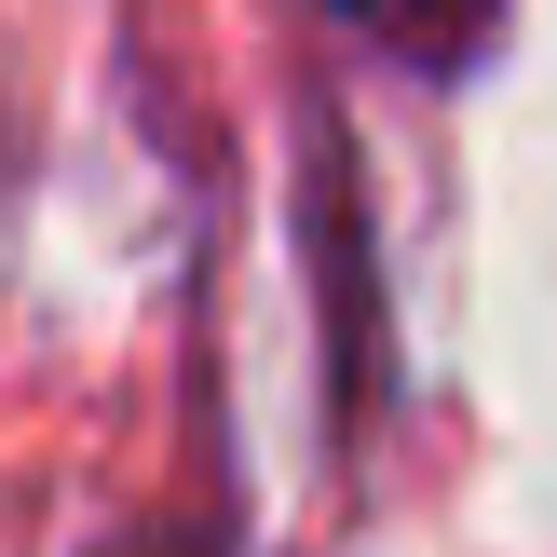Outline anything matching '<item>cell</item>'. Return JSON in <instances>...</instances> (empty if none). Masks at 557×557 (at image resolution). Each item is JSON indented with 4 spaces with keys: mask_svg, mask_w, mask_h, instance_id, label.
<instances>
[{
    "mask_svg": "<svg viewBox=\"0 0 557 557\" xmlns=\"http://www.w3.org/2000/svg\"><path fill=\"white\" fill-rule=\"evenodd\" d=\"M368 41H395V54H422V69H462V54L490 41V0H341Z\"/></svg>",
    "mask_w": 557,
    "mask_h": 557,
    "instance_id": "cell-1",
    "label": "cell"
}]
</instances>
